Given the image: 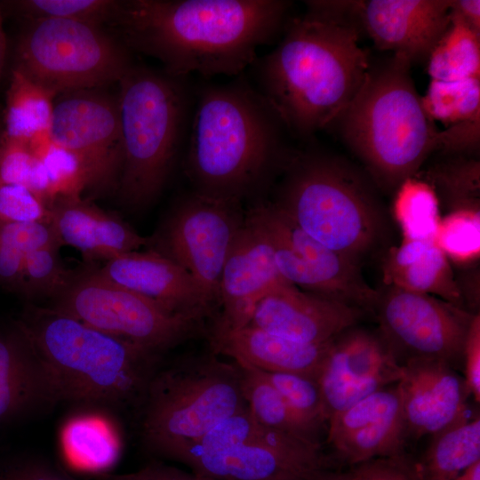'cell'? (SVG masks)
Returning a JSON list of instances; mask_svg holds the SVG:
<instances>
[{
	"instance_id": "cell-1",
	"label": "cell",
	"mask_w": 480,
	"mask_h": 480,
	"mask_svg": "<svg viewBox=\"0 0 480 480\" xmlns=\"http://www.w3.org/2000/svg\"><path fill=\"white\" fill-rule=\"evenodd\" d=\"M286 0H125L110 22L129 50L170 76H239L284 31Z\"/></svg>"
},
{
	"instance_id": "cell-2",
	"label": "cell",
	"mask_w": 480,
	"mask_h": 480,
	"mask_svg": "<svg viewBox=\"0 0 480 480\" xmlns=\"http://www.w3.org/2000/svg\"><path fill=\"white\" fill-rule=\"evenodd\" d=\"M273 105L243 73L204 86L195 99L184 169L203 196L242 203L263 194L294 150Z\"/></svg>"
},
{
	"instance_id": "cell-3",
	"label": "cell",
	"mask_w": 480,
	"mask_h": 480,
	"mask_svg": "<svg viewBox=\"0 0 480 480\" xmlns=\"http://www.w3.org/2000/svg\"><path fill=\"white\" fill-rule=\"evenodd\" d=\"M278 45L257 62L259 88L291 136L328 129L359 90L370 56L352 23L307 12L289 20Z\"/></svg>"
},
{
	"instance_id": "cell-4",
	"label": "cell",
	"mask_w": 480,
	"mask_h": 480,
	"mask_svg": "<svg viewBox=\"0 0 480 480\" xmlns=\"http://www.w3.org/2000/svg\"><path fill=\"white\" fill-rule=\"evenodd\" d=\"M19 326L60 403L137 414L161 357L51 307L30 306Z\"/></svg>"
},
{
	"instance_id": "cell-5",
	"label": "cell",
	"mask_w": 480,
	"mask_h": 480,
	"mask_svg": "<svg viewBox=\"0 0 480 480\" xmlns=\"http://www.w3.org/2000/svg\"><path fill=\"white\" fill-rule=\"evenodd\" d=\"M402 55L371 60L363 84L328 129H334L377 187L396 190L438 151L440 130L425 113Z\"/></svg>"
},
{
	"instance_id": "cell-6",
	"label": "cell",
	"mask_w": 480,
	"mask_h": 480,
	"mask_svg": "<svg viewBox=\"0 0 480 480\" xmlns=\"http://www.w3.org/2000/svg\"><path fill=\"white\" fill-rule=\"evenodd\" d=\"M271 202L303 231L359 263L384 232L379 188L360 166L310 147L294 150Z\"/></svg>"
},
{
	"instance_id": "cell-7",
	"label": "cell",
	"mask_w": 480,
	"mask_h": 480,
	"mask_svg": "<svg viewBox=\"0 0 480 480\" xmlns=\"http://www.w3.org/2000/svg\"><path fill=\"white\" fill-rule=\"evenodd\" d=\"M116 97L123 162L117 190L133 209L150 204L164 188L183 140L195 98L188 77L132 65Z\"/></svg>"
},
{
	"instance_id": "cell-8",
	"label": "cell",
	"mask_w": 480,
	"mask_h": 480,
	"mask_svg": "<svg viewBox=\"0 0 480 480\" xmlns=\"http://www.w3.org/2000/svg\"><path fill=\"white\" fill-rule=\"evenodd\" d=\"M217 356L191 355L156 370L136 414L148 452L174 460L220 421L248 408L239 365Z\"/></svg>"
},
{
	"instance_id": "cell-9",
	"label": "cell",
	"mask_w": 480,
	"mask_h": 480,
	"mask_svg": "<svg viewBox=\"0 0 480 480\" xmlns=\"http://www.w3.org/2000/svg\"><path fill=\"white\" fill-rule=\"evenodd\" d=\"M132 65L129 50L100 26L68 20H27L15 67L56 96L118 82Z\"/></svg>"
},
{
	"instance_id": "cell-10",
	"label": "cell",
	"mask_w": 480,
	"mask_h": 480,
	"mask_svg": "<svg viewBox=\"0 0 480 480\" xmlns=\"http://www.w3.org/2000/svg\"><path fill=\"white\" fill-rule=\"evenodd\" d=\"M49 306L104 333L159 356L207 333L205 320L167 313L97 268L70 271Z\"/></svg>"
},
{
	"instance_id": "cell-11",
	"label": "cell",
	"mask_w": 480,
	"mask_h": 480,
	"mask_svg": "<svg viewBox=\"0 0 480 480\" xmlns=\"http://www.w3.org/2000/svg\"><path fill=\"white\" fill-rule=\"evenodd\" d=\"M246 218L268 239L281 276L298 289L373 313L379 291L360 264L322 244L271 202L256 201Z\"/></svg>"
},
{
	"instance_id": "cell-12",
	"label": "cell",
	"mask_w": 480,
	"mask_h": 480,
	"mask_svg": "<svg viewBox=\"0 0 480 480\" xmlns=\"http://www.w3.org/2000/svg\"><path fill=\"white\" fill-rule=\"evenodd\" d=\"M241 204L191 192L174 204L150 238L151 250L186 270L219 309L223 266L245 220Z\"/></svg>"
},
{
	"instance_id": "cell-13",
	"label": "cell",
	"mask_w": 480,
	"mask_h": 480,
	"mask_svg": "<svg viewBox=\"0 0 480 480\" xmlns=\"http://www.w3.org/2000/svg\"><path fill=\"white\" fill-rule=\"evenodd\" d=\"M383 289L373 308L378 334L399 364L436 359L453 367L463 360L475 314L431 295L392 286Z\"/></svg>"
},
{
	"instance_id": "cell-14",
	"label": "cell",
	"mask_w": 480,
	"mask_h": 480,
	"mask_svg": "<svg viewBox=\"0 0 480 480\" xmlns=\"http://www.w3.org/2000/svg\"><path fill=\"white\" fill-rule=\"evenodd\" d=\"M48 134L53 144L79 160L88 190L117 189L123 153L116 98L94 89L58 95Z\"/></svg>"
},
{
	"instance_id": "cell-15",
	"label": "cell",
	"mask_w": 480,
	"mask_h": 480,
	"mask_svg": "<svg viewBox=\"0 0 480 480\" xmlns=\"http://www.w3.org/2000/svg\"><path fill=\"white\" fill-rule=\"evenodd\" d=\"M321 449L266 428L240 444L182 463L193 473L213 480H314L327 469Z\"/></svg>"
},
{
	"instance_id": "cell-16",
	"label": "cell",
	"mask_w": 480,
	"mask_h": 480,
	"mask_svg": "<svg viewBox=\"0 0 480 480\" xmlns=\"http://www.w3.org/2000/svg\"><path fill=\"white\" fill-rule=\"evenodd\" d=\"M402 375L378 333L356 326L344 331L332 340L317 380L328 420Z\"/></svg>"
},
{
	"instance_id": "cell-17",
	"label": "cell",
	"mask_w": 480,
	"mask_h": 480,
	"mask_svg": "<svg viewBox=\"0 0 480 480\" xmlns=\"http://www.w3.org/2000/svg\"><path fill=\"white\" fill-rule=\"evenodd\" d=\"M407 438L397 382L333 414L327 422L326 442L348 467L403 454Z\"/></svg>"
},
{
	"instance_id": "cell-18",
	"label": "cell",
	"mask_w": 480,
	"mask_h": 480,
	"mask_svg": "<svg viewBox=\"0 0 480 480\" xmlns=\"http://www.w3.org/2000/svg\"><path fill=\"white\" fill-rule=\"evenodd\" d=\"M292 285L279 273L266 235L245 216L223 266L219 286L220 311L209 328L232 329L249 324L257 303L267 294Z\"/></svg>"
},
{
	"instance_id": "cell-19",
	"label": "cell",
	"mask_w": 480,
	"mask_h": 480,
	"mask_svg": "<svg viewBox=\"0 0 480 480\" xmlns=\"http://www.w3.org/2000/svg\"><path fill=\"white\" fill-rule=\"evenodd\" d=\"M451 0H360L359 25L384 52L427 62L450 23Z\"/></svg>"
},
{
	"instance_id": "cell-20",
	"label": "cell",
	"mask_w": 480,
	"mask_h": 480,
	"mask_svg": "<svg viewBox=\"0 0 480 480\" xmlns=\"http://www.w3.org/2000/svg\"><path fill=\"white\" fill-rule=\"evenodd\" d=\"M397 382L407 437L435 435L468 417L469 390L447 362L414 359L403 365Z\"/></svg>"
},
{
	"instance_id": "cell-21",
	"label": "cell",
	"mask_w": 480,
	"mask_h": 480,
	"mask_svg": "<svg viewBox=\"0 0 480 480\" xmlns=\"http://www.w3.org/2000/svg\"><path fill=\"white\" fill-rule=\"evenodd\" d=\"M106 278L155 302L171 315L212 320L217 308L181 267L149 250L130 252L97 268Z\"/></svg>"
},
{
	"instance_id": "cell-22",
	"label": "cell",
	"mask_w": 480,
	"mask_h": 480,
	"mask_svg": "<svg viewBox=\"0 0 480 480\" xmlns=\"http://www.w3.org/2000/svg\"><path fill=\"white\" fill-rule=\"evenodd\" d=\"M364 313L289 285L264 296L248 324L292 340L320 344L356 326Z\"/></svg>"
},
{
	"instance_id": "cell-23",
	"label": "cell",
	"mask_w": 480,
	"mask_h": 480,
	"mask_svg": "<svg viewBox=\"0 0 480 480\" xmlns=\"http://www.w3.org/2000/svg\"><path fill=\"white\" fill-rule=\"evenodd\" d=\"M211 351L268 372H288L318 380L332 341L311 344L292 340L246 324L232 329L208 327Z\"/></svg>"
},
{
	"instance_id": "cell-24",
	"label": "cell",
	"mask_w": 480,
	"mask_h": 480,
	"mask_svg": "<svg viewBox=\"0 0 480 480\" xmlns=\"http://www.w3.org/2000/svg\"><path fill=\"white\" fill-rule=\"evenodd\" d=\"M59 404L50 373L19 324L0 332V421L40 416Z\"/></svg>"
},
{
	"instance_id": "cell-25",
	"label": "cell",
	"mask_w": 480,
	"mask_h": 480,
	"mask_svg": "<svg viewBox=\"0 0 480 480\" xmlns=\"http://www.w3.org/2000/svg\"><path fill=\"white\" fill-rule=\"evenodd\" d=\"M49 207L61 244L76 248L88 261H107L149 245L150 238L82 196H60Z\"/></svg>"
},
{
	"instance_id": "cell-26",
	"label": "cell",
	"mask_w": 480,
	"mask_h": 480,
	"mask_svg": "<svg viewBox=\"0 0 480 480\" xmlns=\"http://www.w3.org/2000/svg\"><path fill=\"white\" fill-rule=\"evenodd\" d=\"M383 284L439 298L464 308L462 289L445 253L436 241L404 240L386 254Z\"/></svg>"
},
{
	"instance_id": "cell-27",
	"label": "cell",
	"mask_w": 480,
	"mask_h": 480,
	"mask_svg": "<svg viewBox=\"0 0 480 480\" xmlns=\"http://www.w3.org/2000/svg\"><path fill=\"white\" fill-rule=\"evenodd\" d=\"M65 421L60 434L62 450L74 468L94 473H108L117 462L122 439L117 424L108 411L76 407Z\"/></svg>"
},
{
	"instance_id": "cell-28",
	"label": "cell",
	"mask_w": 480,
	"mask_h": 480,
	"mask_svg": "<svg viewBox=\"0 0 480 480\" xmlns=\"http://www.w3.org/2000/svg\"><path fill=\"white\" fill-rule=\"evenodd\" d=\"M236 364L241 370L243 396L250 412L258 422L322 447L321 436L324 428L307 420L292 408L258 369Z\"/></svg>"
},
{
	"instance_id": "cell-29",
	"label": "cell",
	"mask_w": 480,
	"mask_h": 480,
	"mask_svg": "<svg viewBox=\"0 0 480 480\" xmlns=\"http://www.w3.org/2000/svg\"><path fill=\"white\" fill-rule=\"evenodd\" d=\"M418 461L421 480H454L480 461V418L467 419L432 436Z\"/></svg>"
},
{
	"instance_id": "cell-30",
	"label": "cell",
	"mask_w": 480,
	"mask_h": 480,
	"mask_svg": "<svg viewBox=\"0 0 480 480\" xmlns=\"http://www.w3.org/2000/svg\"><path fill=\"white\" fill-rule=\"evenodd\" d=\"M56 97L13 68L6 93L4 135L27 143L47 135Z\"/></svg>"
},
{
	"instance_id": "cell-31",
	"label": "cell",
	"mask_w": 480,
	"mask_h": 480,
	"mask_svg": "<svg viewBox=\"0 0 480 480\" xmlns=\"http://www.w3.org/2000/svg\"><path fill=\"white\" fill-rule=\"evenodd\" d=\"M431 80L480 78V33L450 11V23L427 60Z\"/></svg>"
},
{
	"instance_id": "cell-32",
	"label": "cell",
	"mask_w": 480,
	"mask_h": 480,
	"mask_svg": "<svg viewBox=\"0 0 480 480\" xmlns=\"http://www.w3.org/2000/svg\"><path fill=\"white\" fill-rule=\"evenodd\" d=\"M395 191L393 212L404 240L436 241L442 219L439 197L432 184L416 174Z\"/></svg>"
},
{
	"instance_id": "cell-33",
	"label": "cell",
	"mask_w": 480,
	"mask_h": 480,
	"mask_svg": "<svg viewBox=\"0 0 480 480\" xmlns=\"http://www.w3.org/2000/svg\"><path fill=\"white\" fill-rule=\"evenodd\" d=\"M421 104L428 118L445 128L480 120V78L431 80Z\"/></svg>"
},
{
	"instance_id": "cell-34",
	"label": "cell",
	"mask_w": 480,
	"mask_h": 480,
	"mask_svg": "<svg viewBox=\"0 0 480 480\" xmlns=\"http://www.w3.org/2000/svg\"><path fill=\"white\" fill-rule=\"evenodd\" d=\"M52 244L62 245L51 220L0 222V278L20 284L26 256Z\"/></svg>"
},
{
	"instance_id": "cell-35",
	"label": "cell",
	"mask_w": 480,
	"mask_h": 480,
	"mask_svg": "<svg viewBox=\"0 0 480 480\" xmlns=\"http://www.w3.org/2000/svg\"><path fill=\"white\" fill-rule=\"evenodd\" d=\"M426 174L436 191L443 196L452 211L479 208L480 165L469 156L444 155Z\"/></svg>"
},
{
	"instance_id": "cell-36",
	"label": "cell",
	"mask_w": 480,
	"mask_h": 480,
	"mask_svg": "<svg viewBox=\"0 0 480 480\" xmlns=\"http://www.w3.org/2000/svg\"><path fill=\"white\" fill-rule=\"evenodd\" d=\"M9 11L26 20L59 19L97 26L110 24L119 1L114 0H15L4 2Z\"/></svg>"
},
{
	"instance_id": "cell-37",
	"label": "cell",
	"mask_w": 480,
	"mask_h": 480,
	"mask_svg": "<svg viewBox=\"0 0 480 480\" xmlns=\"http://www.w3.org/2000/svg\"><path fill=\"white\" fill-rule=\"evenodd\" d=\"M0 184L27 188L49 206L52 194L46 170L28 143L8 138L0 139Z\"/></svg>"
},
{
	"instance_id": "cell-38",
	"label": "cell",
	"mask_w": 480,
	"mask_h": 480,
	"mask_svg": "<svg viewBox=\"0 0 480 480\" xmlns=\"http://www.w3.org/2000/svg\"><path fill=\"white\" fill-rule=\"evenodd\" d=\"M41 159L51 184L52 201L60 196H81L88 188L85 172L69 151L53 144L49 134L28 143Z\"/></svg>"
},
{
	"instance_id": "cell-39",
	"label": "cell",
	"mask_w": 480,
	"mask_h": 480,
	"mask_svg": "<svg viewBox=\"0 0 480 480\" xmlns=\"http://www.w3.org/2000/svg\"><path fill=\"white\" fill-rule=\"evenodd\" d=\"M436 243L448 259L468 261L480 252L479 208H463L441 220Z\"/></svg>"
},
{
	"instance_id": "cell-40",
	"label": "cell",
	"mask_w": 480,
	"mask_h": 480,
	"mask_svg": "<svg viewBox=\"0 0 480 480\" xmlns=\"http://www.w3.org/2000/svg\"><path fill=\"white\" fill-rule=\"evenodd\" d=\"M60 244H52L29 252L24 260L20 285L36 298H52L64 285L70 271L60 258Z\"/></svg>"
},
{
	"instance_id": "cell-41",
	"label": "cell",
	"mask_w": 480,
	"mask_h": 480,
	"mask_svg": "<svg viewBox=\"0 0 480 480\" xmlns=\"http://www.w3.org/2000/svg\"><path fill=\"white\" fill-rule=\"evenodd\" d=\"M259 371L292 408L307 420L327 428L328 417L316 380L296 373Z\"/></svg>"
},
{
	"instance_id": "cell-42",
	"label": "cell",
	"mask_w": 480,
	"mask_h": 480,
	"mask_svg": "<svg viewBox=\"0 0 480 480\" xmlns=\"http://www.w3.org/2000/svg\"><path fill=\"white\" fill-rule=\"evenodd\" d=\"M267 427L258 422L247 408L220 421L206 434L180 452L174 460L228 449L259 435Z\"/></svg>"
},
{
	"instance_id": "cell-43",
	"label": "cell",
	"mask_w": 480,
	"mask_h": 480,
	"mask_svg": "<svg viewBox=\"0 0 480 480\" xmlns=\"http://www.w3.org/2000/svg\"><path fill=\"white\" fill-rule=\"evenodd\" d=\"M314 480H421L419 462L406 452L372 459L348 469H324Z\"/></svg>"
},
{
	"instance_id": "cell-44",
	"label": "cell",
	"mask_w": 480,
	"mask_h": 480,
	"mask_svg": "<svg viewBox=\"0 0 480 480\" xmlns=\"http://www.w3.org/2000/svg\"><path fill=\"white\" fill-rule=\"evenodd\" d=\"M51 220L49 205L20 185L0 184V222Z\"/></svg>"
},
{
	"instance_id": "cell-45",
	"label": "cell",
	"mask_w": 480,
	"mask_h": 480,
	"mask_svg": "<svg viewBox=\"0 0 480 480\" xmlns=\"http://www.w3.org/2000/svg\"><path fill=\"white\" fill-rule=\"evenodd\" d=\"M0 480H76L52 462L21 456L0 463Z\"/></svg>"
},
{
	"instance_id": "cell-46",
	"label": "cell",
	"mask_w": 480,
	"mask_h": 480,
	"mask_svg": "<svg viewBox=\"0 0 480 480\" xmlns=\"http://www.w3.org/2000/svg\"><path fill=\"white\" fill-rule=\"evenodd\" d=\"M463 361L464 380L476 404L480 402V315L473 316L466 337Z\"/></svg>"
},
{
	"instance_id": "cell-47",
	"label": "cell",
	"mask_w": 480,
	"mask_h": 480,
	"mask_svg": "<svg viewBox=\"0 0 480 480\" xmlns=\"http://www.w3.org/2000/svg\"><path fill=\"white\" fill-rule=\"evenodd\" d=\"M96 476L97 480H213L160 462H151L139 470L130 473L112 474L108 472Z\"/></svg>"
},
{
	"instance_id": "cell-48",
	"label": "cell",
	"mask_w": 480,
	"mask_h": 480,
	"mask_svg": "<svg viewBox=\"0 0 480 480\" xmlns=\"http://www.w3.org/2000/svg\"><path fill=\"white\" fill-rule=\"evenodd\" d=\"M450 11L474 31L480 33L479 0H451Z\"/></svg>"
},
{
	"instance_id": "cell-49",
	"label": "cell",
	"mask_w": 480,
	"mask_h": 480,
	"mask_svg": "<svg viewBox=\"0 0 480 480\" xmlns=\"http://www.w3.org/2000/svg\"><path fill=\"white\" fill-rule=\"evenodd\" d=\"M1 7H0V80L3 74V69L5 62V57H6V37L3 28V17L1 12Z\"/></svg>"
},
{
	"instance_id": "cell-50",
	"label": "cell",
	"mask_w": 480,
	"mask_h": 480,
	"mask_svg": "<svg viewBox=\"0 0 480 480\" xmlns=\"http://www.w3.org/2000/svg\"><path fill=\"white\" fill-rule=\"evenodd\" d=\"M454 480H480V461L470 466Z\"/></svg>"
}]
</instances>
